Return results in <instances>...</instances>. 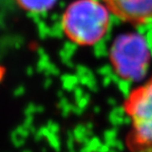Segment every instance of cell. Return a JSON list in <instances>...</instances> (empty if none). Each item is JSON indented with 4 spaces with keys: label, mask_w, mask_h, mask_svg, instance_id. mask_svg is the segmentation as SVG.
<instances>
[{
    "label": "cell",
    "mask_w": 152,
    "mask_h": 152,
    "mask_svg": "<svg viewBox=\"0 0 152 152\" xmlns=\"http://www.w3.org/2000/svg\"><path fill=\"white\" fill-rule=\"evenodd\" d=\"M110 10L99 0H75L71 2L61 18L64 35L79 45L98 44L109 31Z\"/></svg>",
    "instance_id": "cell-1"
},
{
    "label": "cell",
    "mask_w": 152,
    "mask_h": 152,
    "mask_svg": "<svg viewBox=\"0 0 152 152\" xmlns=\"http://www.w3.org/2000/svg\"><path fill=\"white\" fill-rule=\"evenodd\" d=\"M114 71L124 81L138 82L145 77L151 62L147 42L138 33H124L114 39L110 48Z\"/></svg>",
    "instance_id": "cell-2"
},
{
    "label": "cell",
    "mask_w": 152,
    "mask_h": 152,
    "mask_svg": "<svg viewBox=\"0 0 152 152\" xmlns=\"http://www.w3.org/2000/svg\"><path fill=\"white\" fill-rule=\"evenodd\" d=\"M124 107L132 126L130 147L134 152H152V77L129 94Z\"/></svg>",
    "instance_id": "cell-3"
},
{
    "label": "cell",
    "mask_w": 152,
    "mask_h": 152,
    "mask_svg": "<svg viewBox=\"0 0 152 152\" xmlns=\"http://www.w3.org/2000/svg\"><path fill=\"white\" fill-rule=\"evenodd\" d=\"M113 15L134 26L152 21V0H102Z\"/></svg>",
    "instance_id": "cell-4"
},
{
    "label": "cell",
    "mask_w": 152,
    "mask_h": 152,
    "mask_svg": "<svg viewBox=\"0 0 152 152\" xmlns=\"http://www.w3.org/2000/svg\"><path fill=\"white\" fill-rule=\"evenodd\" d=\"M23 10L30 13L39 14L53 8L57 0H15Z\"/></svg>",
    "instance_id": "cell-5"
}]
</instances>
